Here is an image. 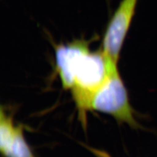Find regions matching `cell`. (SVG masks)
Segmentation results:
<instances>
[{
    "label": "cell",
    "mask_w": 157,
    "mask_h": 157,
    "mask_svg": "<svg viewBox=\"0 0 157 157\" xmlns=\"http://www.w3.org/2000/svg\"><path fill=\"white\" fill-rule=\"evenodd\" d=\"M90 42L79 39L55 47L56 68L63 88L71 90L80 117L85 121L86 111L96 92L104 84L112 67L101 48L91 51Z\"/></svg>",
    "instance_id": "obj_1"
},
{
    "label": "cell",
    "mask_w": 157,
    "mask_h": 157,
    "mask_svg": "<svg viewBox=\"0 0 157 157\" xmlns=\"http://www.w3.org/2000/svg\"><path fill=\"white\" fill-rule=\"evenodd\" d=\"M90 109L109 114L117 121L136 128L140 127L134 117L117 64L112 67L104 84L96 92Z\"/></svg>",
    "instance_id": "obj_2"
},
{
    "label": "cell",
    "mask_w": 157,
    "mask_h": 157,
    "mask_svg": "<svg viewBox=\"0 0 157 157\" xmlns=\"http://www.w3.org/2000/svg\"><path fill=\"white\" fill-rule=\"evenodd\" d=\"M138 0H122L108 23L103 37L101 50L118 63L122 45L133 18Z\"/></svg>",
    "instance_id": "obj_3"
},
{
    "label": "cell",
    "mask_w": 157,
    "mask_h": 157,
    "mask_svg": "<svg viewBox=\"0 0 157 157\" xmlns=\"http://www.w3.org/2000/svg\"><path fill=\"white\" fill-rule=\"evenodd\" d=\"M17 127L2 107L0 111V151L2 155L7 156L16 134Z\"/></svg>",
    "instance_id": "obj_4"
},
{
    "label": "cell",
    "mask_w": 157,
    "mask_h": 157,
    "mask_svg": "<svg viewBox=\"0 0 157 157\" xmlns=\"http://www.w3.org/2000/svg\"><path fill=\"white\" fill-rule=\"evenodd\" d=\"M6 157H36L24 137L22 126L18 125Z\"/></svg>",
    "instance_id": "obj_5"
}]
</instances>
